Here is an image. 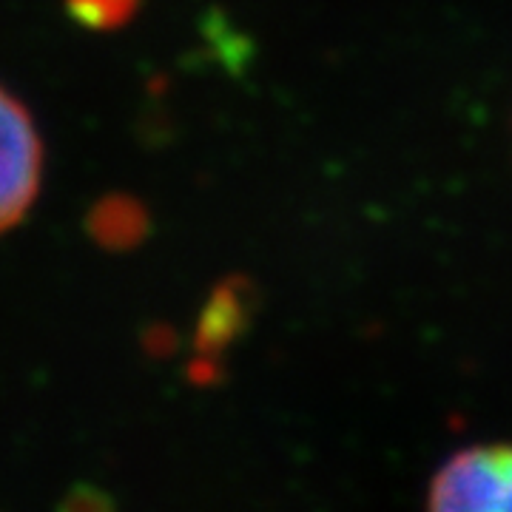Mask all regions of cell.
<instances>
[{
	"label": "cell",
	"mask_w": 512,
	"mask_h": 512,
	"mask_svg": "<svg viewBox=\"0 0 512 512\" xmlns=\"http://www.w3.org/2000/svg\"><path fill=\"white\" fill-rule=\"evenodd\" d=\"M43 143L29 109L0 86V234L15 228L37 200Z\"/></svg>",
	"instance_id": "2"
},
{
	"label": "cell",
	"mask_w": 512,
	"mask_h": 512,
	"mask_svg": "<svg viewBox=\"0 0 512 512\" xmlns=\"http://www.w3.org/2000/svg\"><path fill=\"white\" fill-rule=\"evenodd\" d=\"M111 507H114V501L109 495L100 493L97 487H89V484L74 487L60 504V510H111Z\"/></svg>",
	"instance_id": "6"
},
{
	"label": "cell",
	"mask_w": 512,
	"mask_h": 512,
	"mask_svg": "<svg viewBox=\"0 0 512 512\" xmlns=\"http://www.w3.org/2000/svg\"><path fill=\"white\" fill-rule=\"evenodd\" d=\"M254 311V288L245 279H225L205 302L197 322V353L217 362L225 350L242 336Z\"/></svg>",
	"instance_id": "3"
},
{
	"label": "cell",
	"mask_w": 512,
	"mask_h": 512,
	"mask_svg": "<svg viewBox=\"0 0 512 512\" xmlns=\"http://www.w3.org/2000/svg\"><path fill=\"white\" fill-rule=\"evenodd\" d=\"M433 510L512 512V444H478L450 456L430 481Z\"/></svg>",
	"instance_id": "1"
},
{
	"label": "cell",
	"mask_w": 512,
	"mask_h": 512,
	"mask_svg": "<svg viewBox=\"0 0 512 512\" xmlns=\"http://www.w3.org/2000/svg\"><path fill=\"white\" fill-rule=\"evenodd\" d=\"M143 0H66L69 18L89 32L123 29L137 15Z\"/></svg>",
	"instance_id": "5"
},
{
	"label": "cell",
	"mask_w": 512,
	"mask_h": 512,
	"mask_svg": "<svg viewBox=\"0 0 512 512\" xmlns=\"http://www.w3.org/2000/svg\"><path fill=\"white\" fill-rule=\"evenodd\" d=\"M86 231L109 251H128L148 237L146 205L128 194H109L92 205Z\"/></svg>",
	"instance_id": "4"
}]
</instances>
